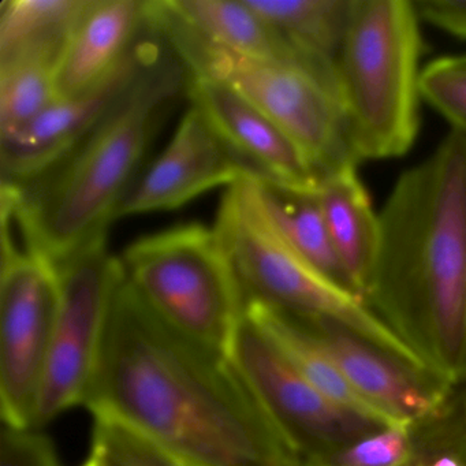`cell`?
I'll return each instance as SVG.
<instances>
[{
    "mask_svg": "<svg viewBox=\"0 0 466 466\" xmlns=\"http://www.w3.org/2000/svg\"><path fill=\"white\" fill-rule=\"evenodd\" d=\"M196 466L302 462L269 421L233 354L160 320L125 277L84 405Z\"/></svg>",
    "mask_w": 466,
    "mask_h": 466,
    "instance_id": "6da1fadb",
    "label": "cell"
},
{
    "mask_svg": "<svg viewBox=\"0 0 466 466\" xmlns=\"http://www.w3.org/2000/svg\"><path fill=\"white\" fill-rule=\"evenodd\" d=\"M367 307L428 370L466 380V135L400 174L379 212Z\"/></svg>",
    "mask_w": 466,
    "mask_h": 466,
    "instance_id": "7a4b0ae2",
    "label": "cell"
},
{
    "mask_svg": "<svg viewBox=\"0 0 466 466\" xmlns=\"http://www.w3.org/2000/svg\"><path fill=\"white\" fill-rule=\"evenodd\" d=\"M187 66L159 39L124 96L67 157L26 184L2 185V214L24 244L59 264L107 236L157 133L187 97Z\"/></svg>",
    "mask_w": 466,
    "mask_h": 466,
    "instance_id": "3957f363",
    "label": "cell"
},
{
    "mask_svg": "<svg viewBox=\"0 0 466 466\" xmlns=\"http://www.w3.org/2000/svg\"><path fill=\"white\" fill-rule=\"evenodd\" d=\"M147 26L187 72L225 84L274 121L320 182L360 165L335 64L309 56L267 61L231 53L185 25L165 0H147Z\"/></svg>",
    "mask_w": 466,
    "mask_h": 466,
    "instance_id": "277c9868",
    "label": "cell"
},
{
    "mask_svg": "<svg viewBox=\"0 0 466 466\" xmlns=\"http://www.w3.org/2000/svg\"><path fill=\"white\" fill-rule=\"evenodd\" d=\"M420 23L411 0H353L335 66L360 163L405 157L416 141Z\"/></svg>",
    "mask_w": 466,
    "mask_h": 466,
    "instance_id": "5b68a950",
    "label": "cell"
},
{
    "mask_svg": "<svg viewBox=\"0 0 466 466\" xmlns=\"http://www.w3.org/2000/svg\"><path fill=\"white\" fill-rule=\"evenodd\" d=\"M214 228L233 264L245 304L297 318L340 321L421 364L367 305L319 274L291 248L264 207L258 176L245 177L226 189Z\"/></svg>",
    "mask_w": 466,
    "mask_h": 466,
    "instance_id": "8992f818",
    "label": "cell"
},
{
    "mask_svg": "<svg viewBox=\"0 0 466 466\" xmlns=\"http://www.w3.org/2000/svg\"><path fill=\"white\" fill-rule=\"evenodd\" d=\"M118 258L130 288L160 320L231 353L245 318L244 294L214 226L184 223L148 234Z\"/></svg>",
    "mask_w": 466,
    "mask_h": 466,
    "instance_id": "52a82bcc",
    "label": "cell"
},
{
    "mask_svg": "<svg viewBox=\"0 0 466 466\" xmlns=\"http://www.w3.org/2000/svg\"><path fill=\"white\" fill-rule=\"evenodd\" d=\"M59 304L47 367L35 410L43 430L75 406H83L96 372L114 296L124 272L107 236L56 264Z\"/></svg>",
    "mask_w": 466,
    "mask_h": 466,
    "instance_id": "ba28073f",
    "label": "cell"
},
{
    "mask_svg": "<svg viewBox=\"0 0 466 466\" xmlns=\"http://www.w3.org/2000/svg\"><path fill=\"white\" fill-rule=\"evenodd\" d=\"M231 354L264 413L302 462L323 463L348 444L390 425L316 389L247 313Z\"/></svg>",
    "mask_w": 466,
    "mask_h": 466,
    "instance_id": "9c48e42d",
    "label": "cell"
},
{
    "mask_svg": "<svg viewBox=\"0 0 466 466\" xmlns=\"http://www.w3.org/2000/svg\"><path fill=\"white\" fill-rule=\"evenodd\" d=\"M56 264L2 230L0 417L34 428L58 312Z\"/></svg>",
    "mask_w": 466,
    "mask_h": 466,
    "instance_id": "30bf717a",
    "label": "cell"
},
{
    "mask_svg": "<svg viewBox=\"0 0 466 466\" xmlns=\"http://www.w3.org/2000/svg\"><path fill=\"white\" fill-rule=\"evenodd\" d=\"M294 318L326 349L359 400L389 424H417L438 413L454 391L438 373L340 321Z\"/></svg>",
    "mask_w": 466,
    "mask_h": 466,
    "instance_id": "8fae6325",
    "label": "cell"
},
{
    "mask_svg": "<svg viewBox=\"0 0 466 466\" xmlns=\"http://www.w3.org/2000/svg\"><path fill=\"white\" fill-rule=\"evenodd\" d=\"M249 176L258 174L226 146L204 114L189 105L167 146L144 166L122 198L116 220L177 209Z\"/></svg>",
    "mask_w": 466,
    "mask_h": 466,
    "instance_id": "7c38bea8",
    "label": "cell"
},
{
    "mask_svg": "<svg viewBox=\"0 0 466 466\" xmlns=\"http://www.w3.org/2000/svg\"><path fill=\"white\" fill-rule=\"evenodd\" d=\"M149 35L105 83L81 96L56 100L25 127L0 136L2 185L26 184L42 176L96 127L157 51L159 39Z\"/></svg>",
    "mask_w": 466,
    "mask_h": 466,
    "instance_id": "4fadbf2b",
    "label": "cell"
},
{
    "mask_svg": "<svg viewBox=\"0 0 466 466\" xmlns=\"http://www.w3.org/2000/svg\"><path fill=\"white\" fill-rule=\"evenodd\" d=\"M187 99L260 178L296 189H319L320 179L299 147L241 95L219 81L189 73Z\"/></svg>",
    "mask_w": 466,
    "mask_h": 466,
    "instance_id": "5bb4252c",
    "label": "cell"
},
{
    "mask_svg": "<svg viewBox=\"0 0 466 466\" xmlns=\"http://www.w3.org/2000/svg\"><path fill=\"white\" fill-rule=\"evenodd\" d=\"M144 32L147 0H89L56 65V100L105 83L132 56Z\"/></svg>",
    "mask_w": 466,
    "mask_h": 466,
    "instance_id": "9a60e30c",
    "label": "cell"
},
{
    "mask_svg": "<svg viewBox=\"0 0 466 466\" xmlns=\"http://www.w3.org/2000/svg\"><path fill=\"white\" fill-rule=\"evenodd\" d=\"M319 203L332 247L356 299L367 305L381 244L379 212L360 181L357 168L335 174L320 182Z\"/></svg>",
    "mask_w": 466,
    "mask_h": 466,
    "instance_id": "2e32d148",
    "label": "cell"
},
{
    "mask_svg": "<svg viewBox=\"0 0 466 466\" xmlns=\"http://www.w3.org/2000/svg\"><path fill=\"white\" fill-rule=\"evenodd\" d=\"M168 9L203 39L231 53L267 61L299 58L247 0H165Z\"/></svg>",
    "mask_w": 466,
    "mask_h": 466,
    "instance_id": "e0dca14e",
    "label": "cell"
},
{
    "mask_svg": "<svg viewBox=\"0 0 466 466\" xmlns=\"http://www.w3.org/2000/svg\"><path fill=\"white\" fill-rule=\"evenodd\" d=\"M258 189L269 218L291 248L319 274L356 299L332 247L318 190L296 189L260 177Z\"/></svg>",
    "mask_w": 466,
    "mask_h": 466,
    "instance_id": "ac0fdd59",
    "label": "cell"
},
{
    "mask_svg": "<svg viewBox=\"0 0 466 466\" xmlns=\"http://www.w3.org/2000/svg\"><path fill=\"white\" fill-rule=\"evenodd\" d=\"M289 45L337 64L353 0H247Z\"/></svg>",
    "mask_w": 466,
    "mask_h": 466,
    "instance_id": "d6986e66",
    "label": "cell"
},
{
    "mask_svg": "<svg viewBox=\"0 0 466 466\" xmlns=\"http://www.w3.org/2000/svg\"><path fill=\"white\" fill-rule=\"evenodd\" d=\"M64 47L36 46L0 56V136L25 127L56 102V65Z\"/></svg>",
    "mask_w": 466,
    "mask_h": 466,
    "instance_id": "ffe728a7",
    "label": "cell"
},
{
    "mask_svg": "<svg viewBox=\"0 0 466 466\" xmlns=\"http://www.w3.org/2000/svg\"><path fill=\"white\" fill-rule=\"evenodd\" d=\"M89 0H4L0 56L43 45H66Z\"/></svg>",
    "mask_w": 466,
    "mask_h": 466,
    "instance_id": "44dd1931",
    "label": "cell"
},
{
    "mask_svg": "<svg viewBox=\"0 0 466 466\" xmlns=\"http://www.w3.org/2000/svg\"><path fill=\"white\" fill-rule=\"evenodd\" d=\"M411 430L416 450L410 466H466V405L457 386L438 413Z\"/></svg>",
    "mask_w": 466,
    "mask_h": 466,
    "instance_id": "7402d4cb",
    "label": "cell"
},
{
    "mask_svg": "<svg viewBox=\"0 0 466 466\" xmlns=\"http://www.w3.org/2000/svg\"><path fill=\"white\" fill-rule=\"evenodd\" d=\"M92 454L106 466H196L107 420H95Z\"/></svg>",
    "mask_w": 466,
    "mask_h": 466,
    "instance_id": "603a6c76",
    "label": "cell"
},
{
    "mask_svg": "<svg viewBox=\"0 0 466 466\" xmlns=\"http://www.w3.org/2000/svg\"><path fill=\"white\" fill-rule=\"evenodd\" d=\"M421 99L466 135V54L430 62L420 78Z\"/></svg>",
    "mask_w": 466,
    "mask_h": 466,
    "instance_id": "cb8c5ba5",
    "label": "cell"
},
{
    "mask_svg": "<svg viewBox=\"0 0 466 466\" xmlns=\"http://www.w3.org/2000/svg\"><path fill=\"white\" fill-rule=\"evenodd\" d=\"M414 450L411 425L390 424L348 444L318 465L410 466Z\"/></svg>",
    "mask_w": 466,
    "mask_h": 466,
    "instance_id": "d4e9b609",
    "label": "cell"
},
{
    "mask_svg": "<svg viewBox=\"0 0 466 466\" xmlns=\"http://www.w3.org/2000/svg\"><path fill=\"white\" fill-rule=\"evenodd\" d=\"M0 466H64L53 441L34 428H0Z\"/></svg>",
    "mask_w": 466,
    "mask_h": 466,
    "instance_id": "484cf974",
    "label": "cell"
},
{
    "mask_svg": "<svg viewBox=\"0 0 466 466\" xmlns=\"http://www.w3.org/2000/svg\"><path fill=\"white\" fill-rule=\"evenodd\" d=\"M420 21L466 39V0H411Z\"/></svg>",
    "mask_w": 466,
    "mask_h": 466,
    "instance_id": "4316f807",
    "label": "cell"
},
{
    "mask_svg": "<svg viewBox=\"0 0 466 466\" xmlns=\"http://www.w3.org/2000/svg\"><path fill=\"white\" fill-rule=\"evenodd\" d=\"M84 466H106L105 462H103L102 460H100L97 455L91 454V457H89V460L86 461V463H84Z\"/></svg>",
    "mask_w": 466,
    "mask_h": 466,
    "instance_id": "83f0119b",
    "label": "cell"
},
{
    "mask_svg": "<svg viewBox=\"0 0 466 466\" xmlns=\"http://www.w3.org/2000/svg\"><path fill=\"white\" fill-rule=\"evenodd\" d=\"M458 390H460L461 397H462L463 402H465L466 405V380L458 386Z\"/></svg>",
    "mask_w": 466,
    "mask_h": 466,
    "instance_id": "f1b7e54d",
    "label": "cell"
},
{
    "mask_svg": "<svg viewBox=\"0 0 466 466\" xmlns=\"http://www.w3.org/2000/svg\"><path fill=\"white\" fill-rule=\"evenodd\" d=\"M293 466H326V465H318V463L299 462V463H294Z\"/></svg>",
    "mask_w": 466,
    "mask_h": 466,
    "instance_id": "f546056e",
    "label": "cell"
}]
</instances>
